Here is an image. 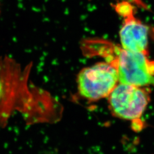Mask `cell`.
Segmentation results:
<instances>
[{"label": "cell", "mask_w": 154, "mask_h": 154, "mask_svg": "<svg viewBox=\"0 0 154 154\" xmlns=\"http://www.w3.org/2000/svg\"><path fill=\"white\" fill-rule=\"evenodd\" d=\"M118 83L116 67L107 61L83 69L77 77L79 93L91 102L109 97Z\"/></svg>", "instance_id": "3957f363"}, {"label": "cell", "mask_w": 154, "mask_h": 154, "mask_svg": "<svg viewBox=\"0 0 154 154\" xmlns=\"http://www.w3.org/2000/svg\"><path fill=\"white\" fill-rule=\"evenodd\" d=\"M149 101V92L142 87L119 83L109 96V109L116 117L138 120Z\"/></svg>", "instance_id": "277c9868"}, {"label": "cell", "mask_w": 154, "mask_h": 154, "mask_svg": "<svg viewBox=\"0 0 154 154\" xmlns=\"http://www.w3.org/2000/svg\"><path fill=\"white\" fill-rule=\"evenodd\" d=\"M9 61L0 58V127L5 126L11 114L18 110L25 121L30 119L35 113L32 106L21 102L22 96L30 95L27 78L23 79V75L18 73L20 70H14L9 74Z\"/></svg>", "instance_id": "6da1fadb"}, {"label": "cell", "mask_w": 154, "mask_h": 154, "mask_svg": "<svg viewBox=\"0 0 154 154\" xmlns=\"http://www.w3.org/2000/svg\"><path fill=\"white\" fill-rule=\"evenodd\" d=\"M125 17V22L119 32L122 48L147 54L149 28L135 18L133 13Z\"/></svg>", "instance_id": "5b68a950"}, {"label": "cell", "mask_w": 154, "mask_h": 154, "mask_svg": "<svg viewBox=\"0 0 154 154\" xmlns=\"http://www.w3.org/2000/svg\"><path fill=\"white\" fill-rule=\"evenodd\" d=\"M114 56L106 54L107 62L116 67L119 83L139 87L154 85V62L147 54L130 51L116 46L109 47Z\"/></svg>", "instance_id": "7a4b0ae2"}]
</instances>
